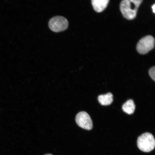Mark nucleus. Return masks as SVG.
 Instances as JSON below:
<instances>
[{"label": "nucleus", "instance_id": "obj_1", "mask_svg": "<svg viewBox=\"0 0 155 155\" xmlns=\"http://www.w3.org/2000/svg\"><path fill=\"white\" fill-rule=\"evenodd\" d=\"M142 1L143 0H123L120 5V10L124 17L128 20L134 19Z\"/></svg>", "mask_w": 155, "mask_h": 155}, {"label": "nucleus", "instance_id": "obj_2", "mask_svg": "<svg viewBox=\"0 0 155 155\" xmlns=\"http://www.w3.org/2000/svg\"><path fill=\"white\" fill-rule=\"evenodd\" d=\"M137 145L139 150L143 152H151L155 148V141L153 135L149 133L143 134L138 137Z\"/></svg>", "mask_w": 155, "mask_h": 155}, {"label": "nucleus", "instance_id": "obj_3", "mask_svg": "<svg viewBox=\"0 0 155 155\" xmlns=\"http://www.w3.org/2000/svg\"><path fill=\"white\" fill-rule=\"evenodd\" d=\"M155 40L152 36L144 37L139 41L137 44V49L139 53L145 54L154 47Z\"/></svg>", "mask_w": 155, "mask_h": 155}, {"label": "nucleus", "instance_id": "obj_4", "mask_svg": "<svg viewBox=\"0 0 155 155\" xmlns=\"http://www.w3.org/2000/svg\"><path fill=\"white\" fill-rule=\"evenodd\" d=\"M48 25L52 31L58 32L66 30L68 26V22L65 17L57 16L50 19Z\"/></svg>", "mask_w": 155, "mask_h": 155}, {"label": "nucleus", "instance_id": "obj_5", "mask_svg": "<svg viewBox=\"0 0 155 155\" xmlns=\"http://www.w3.org/2000/svg\"><path fill=\"white\" fill-rule=\"evenodd\" d=\"M75 121L77 125L83 129L89 130L93 128L92 120L90 115L86 112H81L78 114Z\"/></svg>", "mask_w": 155, "mask_h": 155}, {"label": "nucleus", "instance_id": "obj_6", "mask_svg": "<svg viewBox=\"0 0 155 155\" xmlns=\"http://www.w3.org/2000/svg\"><path fill=\"white\" fill-rule=\"evenodd\" d=\"M110 0H92L93 8L96 12H102L106 8Z\"/></svg>", "mask_w": 155, "mask_h": 155}, {"label": "nucleus", "instance_id": "obj_7", "mask_svg": "<svg viewBox=\"0 0 155 155\" xmlns=\"http://www.w3.org/2000/svg\"><path fill=\"white\" fill-rule=\"evenodd\" d=\"M113 94L111 93H108L105 94L101 95L98 97L99 102L102 105H110L113 101Z\"/></svg>", "mask_w": 155, "mask_h": 155}, {"label": "nucleus", "instance_id": "obj_8", "mask_svg": "<svg viewBox=\"0 0 155 155\" xmlns=\"http://www.w3.org/2000/svg\"><path fill=\"white\" fill-rule=\"evenodd\" d=\"M135 109V105L134 102L132 100H128L122 107L123 111L129 115H131L133 114Z\"/></svg>", "mask_w": 155, "mask_h": 155}, {"label": "nucleus", "instance_id": "obj_9", "mask_svg": "<svg viewBox=\"0 0 155 155\" xmlns=\"http://www.w3.org/2000/svg\"><path fill=\"white\" fill-rule=\"evenodd\" d=\"M149 74L153 80L155 81V67L151 68L149 71Z\"/></svg>", "mask_w": 155, "mask_h": 155}, {"label": "nucleus", "instance_id": "obj_10", "mask_svg": "<svg viewBox=\"0 0 155 155\" xmlns=\"http://www.w3.org/2000/svg\"><path fill=\"white\" fill-rule=\"evenodd\" d=\"M152 8L153 9V13H155V5L154 4L152 6Z\"/></svg>", "mask_w": 155, "mask_h": 155}, {"label": "nucleus", "instance_id": "obj_11", "mask_svg": "<svg viewBox=\"0 0 155 155\" xmlns=\"http://www.w3.org/2000/svg\"><path fill=\"white\" fill-rule=\"evenodd\" d=\"M44 155H52L51 154H45Z\"/></svg>", "mask_w": 155, "mask_h": 155}]
</instances>
